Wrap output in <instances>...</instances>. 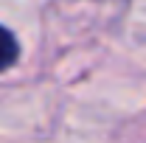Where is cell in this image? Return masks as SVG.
Returning a JSON list of instances; mask_svg holds the SVG:
<instances>
[{
	"mask_svg": "<svg viewBox=\"0 0 146 143\" xmlns=\"http://www.w3.org/2000/svg\"><path fill=\"white\" fill-rule=\"evenodd\" d=\"M20 56V48H17V39L11 31H6L3 25H0V70H6V68H11L14 62H17Z\"/></svg>",
	"mask_w": 146,
	"mask_h": 143,
	"instance_id": "cell-1",
	"label": "cell"
}]
</instances>
